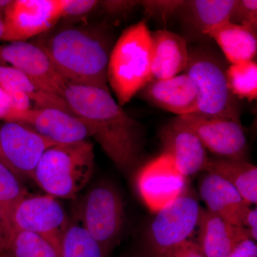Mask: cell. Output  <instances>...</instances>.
<instances>
[{
    "instance_id": "obj_1",
    "label": "cell",
    "mask_w": 257,
    "mask_h": 257,
    "mask_svg": "<svg viewBox=\"0 0 257 257\" xmlns=\"http://www.w3.org/2000/svg\"><path fill=\"white\" fill-rule=\"evenodd\" d=\"M62 97L75 116L90 126L92 138L118 170L130 173L141 160V124L121 108L110 92L67 82Z\"/></svg>"
},
{
    "instance_id": "obj_2",
    "label": "cell",
    "mask_w": 257,
    "mask_h": 257,
    "mask_svg": "<svg viewBox=\"0 0 257 257\" xmlns=\"http://www.w3.org/2000/svg\"><path fill=\"white\" fill-rule=\"evenodd\" d=\"M32 42L45 51L67 82L110 92L107 67L113 45L104 26L84 25L52 28Z\"/></svg>"
},
{
    "instance_id": "obj_3",
    "label": "cell",
    "mask_w": 257,
    "mask_h": 257,
    "mask_svg": "<svg viewBox=\"0 0 257 257\" xmlns=\"http://www.w3.org/2000/svg\"><path fill=\"white\" fill-rule=\"evenodd\" d=\"M152 57V32L146 20L126 28L113 45L108 84L120 106L130 102L153 79Z\"/></svg>"
},
{
    "instance_id": "obj_4",
    "label": "cell",
    "mask_w": 257,
    "mask_h": 257,
    "mask_svg": "<svg viewBox=\"0 0 257 257\" xmlns=\"http://www.w3.org/2000/svg\"><path fill=\"white\" fill-rule=\"evenodd\" d=\"M94 152L89 140L50 147L42 155L33 179L49 195L71 199L90 180Z\"/></svg>"
},
{
    "instance_id": "obj_5",
    "label": "cell",
    "mask_w": 257,
    "mask_h": 257,
    "mask_svg": "<svg viewBox=\"0 0 257 257\" xmlns=\"http://www.w3.org/2000/svg\"><path fill=\"white\" fill-rule=\"evenodd\" d=\"M225 60L207 45L190 48L184 73L192 79L197 90L196 114L240 121L239 102L228 86Z\"/></svg>"
},
{
    "instance_id": "obj_6",
    "label": "cell",
    "mask_w": 257,
    "mask_h": 257,
    "mask_svg": "<svg viewBox=\"0 0 257 257\" xmlns=\"http://www.w3.org/2000/svg\"><path fill=\"white\" fill-rule=\"evenodd\" d=\"M122 198L108 182L96 184L85 194L79 208L82 226L109 257L117 243L124 221Z\"/></svg>"
},
{
    "instance_id": "obj_7",
    "label": "cell",
    "mask_w": 257,
    "mask_h": 257,
    "mask_svg": "<svg viewBox=\"0 0 257 257\" xmlns=\"http://www.w3.org/2000/svg\"><path fill=\"white\" fill-rule=\"evenodd\" d=\"M15 233L26 231L46 239L60 255L61 238L69 221L60 203L52 196L26 197L19 201L9 214Z\"/></svg>"
},
{
    "instance_id": "obj_8",
    "label": "cell",
    "mask_w": 257,
    "mask_h": 257,
    "mask_svg": "<svg viewBox=\"0 0 257 257\" xmlns=\"http://www.w3.org/2000/svg\"><path fill=\"white\" fill-rule=\"evenodd\" d=\"M202 207L188 192L157 211L147 231L152 255L189 239L198 225Z\"/></svg>"
},
{
    "instance_id": "obj_9",
    "label": "cell",
    "mask_w": 257,
    "mask_h": 257,
    "mask_svg": "<svg viewBox=\"0 0 257 257\" xmlns=\"http://www.w3.org/2000/svg\"><path fill=\"white\" fill-rule=\"evenodd\" d=\"M56 145L28 125L15 121L0 124V162L19 179H33L42 155Z\"/></svg>"
},
{
    "instance_id": "obj_10",
    "label": "cell",
    "mask_w": 257,
    "mask_h": 257,
    "mask_svg": "<svg viewBox=\"0 0 257 257\" xmlns=\"http://www.w3.org/2000/svg\"><path fill=\"white\" fill-rule=\"evenodd\" d=\"M176 119L194 132L207 152L218 158L246 160L248 146L241 121L196 113Z\"/></svg>"
},
{
    "instance_id": "obj_11",
    "label": "cell",
    "mask_w": 257,
    "mask_h": 257,
    "mask_svg": "<svg viewBox=\"0 0 257 257\" xmlns=\"http://www.w3.org/2000/svg\"><path fill=\"white\" fill-rule=\"evenodd\" d=\"M63 15L62 0H12L3 19L2 41L27 42L55 28Z\"/></svg>"
},
{
    "instance_id": "obj_12",
    "label": "cell",
    "mask_w": 257,
    "mask_h": 257,
    "mask_svg": "<svg viewBox=\"0 0 257 257\" xmlns=\"http://www.w3.org/2000/svg\"><path fill=\"white\" fill-rule=\"evenodd\" d=\"M136 186L147 207L157 212L187 192L188 177L179 172L170 155L162 153L140 169Z\"/></svg>"
},
{
    "instance_id": "obj_13",
    "label": "cell",
    "mask_w": 257,
    "mask_h": 257,
    "mask_svg": "<svg viewBox=\"0 0 257 257\" xmlns=\"http://www.w3.org/2000/svg\"><path fill=\"white\" fill-rule=\"evenodd\" d=\"M0 65L18 69L42 87L61 96L67 84L45 51L32 42L0 45Z\"/></svg>"
},
{
    "instance_id": "obj_14",
    "label": "cell",
    "mask_w": 257,
    "mask_h": 257,
    "mask_svg": "<svg viewBox=\"0 0 257 257\" xmlns=\"http://www.w3.org/2000/svg\"><path fill=\"white\" fill-rule=\"evenodd\" d=\"M159 138L163 153L170 155L182 175L188 177L205 170L209 160L207 149L194 132L176 118L161 128Z\"/></svg>"
},
{
    "instance_id": "obj_15",
    "label": "cell",
    "mask_w": 257,
    "mask_h": 257,
    "mask_svg": "<svg viewBox=\"0 0 257 257\" xmlns=\"http://www.w3.org/2000/svg\"><path fill=\"white\" fill-rule=\"evenodd\" d=\"M18 122L28 125L57 145L77 143L92 137L90 126L84 119L56 108L23 111Z\"/></svg>"
},
{
    "instance_id": "obj_16",
    "label": "cell",
    "mask_w": 257,
    "mask_h": 257,
    "mask_svg": "<svg viewBox=\"0 0 257 257\" xmlns=\"http://www.w3.org/2000/svg\"><path fill=\"white\" fill-rule=\"evenodd\" d=\"M140 94L152 105L177 116L197 111V90L192 79L184 73L168 79H152Z\"/></svg>"
},
{
    "instance_id": "obj_17",
    "label": "cell",
    "mask_w": 257,
    "mask_h": 257,
    "mask_svg": "<svg viewBox=\"0 0 257 257\" xmlns=\"http://www.w3.org/2000/svg\"><path fill=\"white\" fill-rule=\"evenodd\" d=\"M0 84L18 110L56 108L73 114L62 96L47 90L10 66L0 65Z\"/></svg>"
},
{
    "instance_id": "obj_18",
    "label": "cell",
    "mask_w": 257,
    "mask_h": 257,
    "mask_svg": "<svg viewBox=\"0 0 257 257\" xmlns=\"http://www.w3.org/2000/svg\"><path fill=\"white\" fill-rule=\"evenodd\" d=\"M199 194L208 211L229 224L243 226L251 206L229 182L207 172L199 182Z\"/></svg>"
},
{
    "instance_id": "obj_19",
    "label": "cell",
    "mask_w": 257,
    "mask_h": 257,
    "mask_svg": "<svg viewBox=\"0 0 257 257\" xmlns=\"http://www.w3.org/2000/svg\"><path fill=\"white\" fill-rule=\"evenodd\" d=\"M236 0H188L184 1L178 15L187 38L207 42L206 32L216 25L229 21Z\"/></svg>"
},
{
    "instance_id": "obj_20",
    "label": "cell",
    "mask_w": 257,
    "mask_h": 257,
    "mask_svg": "<svg viewBox=\"0 0 257 257\" xmlns=\"http://www.w3.org/2000/svg\"><path fill=\"white\" fill-rule=\"evenodd\" d=\"M197 226V243L206 257H228L238 243L250 239L243 226L229 224L202 208Z\"/></svg>"
},
{
    "instance_id": "obj_21",
    "label": "cell",
    "mask_w": 257,
    "mask_h": 257,
    "mask_svg": "<svg viewBox=\"0 0 257 257\" xmlns=\"http://www.w3.org/2000/svg\"><path fill=\"white\" fill-rule=\"evenodd\" d=\"M152 77L171 78L184 72L189 60L185 37L167 30L152 32Z\"/></svg>"
},
{
    "instance_id": "obj_22",
    "label": "cell",
    "mask_w": 257,
    "mask_h": 257,
    "mask_svg": "<svg viewBox=\"0 0 257 257\" xmlns=\"http://www.w3.org/2000/svg\"><path fill=\"white\" fill-rule=\"evenodd\" d=\"M206 35L217 44L230 64L255 60L256 32L251 29L226 21L209 29Z\"/></svg>"
},
{
    "instance_id": "obj_23",
    "label": "cell",
    "mask_w": 257,
    "mask_h": 257,
    "mask_svg": "<svg viewBox=\"0 0 257 257\" xmlns=\"http://www.w3.org/2000/svg\"><path fill=\"white\" fill-rule=\"evenodd\" d=\"M204 172L224 179L239 192L250 206L256 205V166L246 160L209 158Z\"/></svg>"
},
{
    "instance_id": "obj_24",
    "label": "cell",
    "mask_w": 257,
    "mask_h": 257,
    "mask_svg": "<svg viewBox=\"0 0 257 257\" xmlns=\"http://www.w3.org/2000/svg\"><path fill=\"white\" fill-rule=\"evenodd\" d=\"M60 257H106L99 243L82 225L69 222L61 238Z\"/></svg>"
},
{
    "instance_id": "obj_25",
    "label": "cell",
    "mask_w": 257,
    "mask_h": 257,
    "mask_svg": "<svg viewBox=\"0 0 257 257\" xmlns=\"http://www.w3.org/2000/svg\"><path fill=\"white\" fill-rule=\"evenodd\" d=\"M230 91L238 99H257V64L255 60L231 64L226 69Z\"/></svg>"
},
{
    "instance_id": "obj_26",
    "label": "cell",
    "mask_w": 257,
    "mask_h": 257,
    "mask_svg": "<svg viewBox=\"0 0 257 257\" xmlns=\"http://www.w3.org/2000/svg\"><path fill=\"white\" fill-rule=\"evenodd\" d=\"M9 257H60L51 243L40 235L16 231L10 246Z\"/></svg>"
},
{
    "instance_id": "obj_27",
    "label": "cell",
    "mask_w": 257,
    "mask_h": 257,
    "mask_svg": "<svg viewBox=\"0 0 257 257\" xmlns=\"http://www.w3.org/2000/svg\"><path fill=\"white\" fill-rule=\"evenodd\" d=\"M27 195L20 179L0 162V207L8 219L15 204Z\"/></svg>"
},
{
    "instance_id": "obj_28",
    "label": "cell",
    "mask_w": 257,
    "mask_h": 257,
    "mask_svg": "<svg viewBox=\"0 0 257 257\" xmlns=\"http://www.w3.org/2000/svg\"><path fill=\"white\" fill-rule=\"evenodd\" d=\"M183 3L182 0H145L140 2V6L143 7L145 14L149 18L166 23L177 15Z\"/></svg>"
},
{
    "instance_id": "obj_29",
    "label": "cell",
    "mask_w": 257,
    "mask_h": 257,
    "mask_svg": "<svg viewBox=\"0 0 257 257\" xmlns=\"http://www.w3.org/2000/svg\"><path fill=\"white\" fill-rule=\"evenodd\" d=\"M229 21L257 31L256 0H236Z\"/></svg>"
},
{
    "instance_id": "obj_30",
    "label": "cell",
    "mask_w": 257,
    "mask_h": 257,
    "mask_svg": "<svg viewBox=\"0 0 257 257\" xmlns=\"http://www.w3.org/2000/svg\"><path fill=\"white\" fill-rule=\"evenodd\" d=\"M154 257H206L197 241L187 239L152 255Z\"/></svg>"
},
{
    "instance_id": "obj_31",
    "label": "cell",
    "mask_w": 257,
    "mask_h": 257,
    "mask_svg": "<svg viewBox=\"0 0 257 257\" xmlns=\"http://www.w3.org/2000/svg\"><path fill=\"white\" fill-rule=\"evenodd\" d=\"M63 1V15L62 19L76 20L90 13L99 2L96 0H62Z\"/></svg>"
},
{
    "instance_id": "obj_32",
    "label": "cell",
    "mask_w": 257,
    "mask_h": 257,
    "mask_svg": "<svg viewBox=\"0 0 257 257\" xmlns=\"http://www.w3.org/2000/svg\"><path fill=\"white\" fill-rule=\"evenodd\" d=\"M15 234L9 219L0 207V257H9L10 246Z\"/></svg>"
},
{
    "instance_id": "obj_33",
    "label": "cell",
    "mask_w": 257,
    "mask_h": 257,
    "mask_svg": "<svg viewBox=\"0 0 257 257\" xmlns=\"http://www.w3.org/2000/svg\"><path fill=\"white\" fill-rule=\"evenodd\" d=\"M22 111L15 108L11 98L0 84V119L18 122Z\"/></svg>"
},
{
    "instance_id": "obj_34",
    "label": "cell",
    "mask_w": 257,
    "mask_h": 257,
    "mask_svg": "<svg viewBox=\"0 0 257 257\" xmlns=\"http://www.w3.org/2000/svg\"><path fill=\"white\" fill-rule=\"evenodd\" d=\"M140 1L128 0H108L99 2L106 13L112 16L128 14L132 10L140 5Z\"/></svg>"
},
{
    "instance_id": "obj_35",
    "label": "cell",
    "mask_w": 257,
    "mask_h": 257,
    "mask_svg": "<svg viewBox=\"0 0 257 257\" xmlns=\"http://www.w3.org/2000/svg\"><path fill=\"white\" fill-rule=\"evenodd\" d=\"M228 257H257L256 241L246 239L236 245Z\"/></svg>"
},
{
    "instance_id": "obj_36",
    "label": "cell",
    "mask_w": 257,
    "mask_h": 257,
    "mask_svg": "<svg viewBox=\"0 0 257 257\" xmlns=\"http://www.w3.org/2000/svg\"><path fill=\"white\" fill-rule=\"evenodd\" d=\"M243 227L247 230L250 239L256 241L257 240V209L256 207L249 208L244 220Z\"/></svg>"
},
{
    "instance_id": "obj_37",
    "label": "cell",
    "mask_w": 257,
    "mask_h": 257,
    "mask_svg": "<svg viewBox=\"0 0 257 257\" xmlns=\"http://www.w3.org/2000/svg\"><path fill=\"white\" fill-rule=\"evenodd\" d=\"M12 0H0V15L4 16L5 12L11 4Z\"/></svg>"
},
{
    "instance_id": "obj_38",
    "label": "cell",
    "mask_w": 257,
    "mask_h": 257,
    "mask_svg": "<svg viewBox=\"0 0 257 257\" xmlns=\"http://www.w3.org/2000/svg\"><path fill=\"white\" fill-rule=\"evenodd\" d=\"M5 32V23L3 17L0 15V41H2Z\"/></svg>"
},
{
    "instance_id": "obj_39",
    "label": "cell",
    "mask_w": 257,
    "mask_h": 257,
    "mask_svg": "<svg viewBox=\"0 0 257 257\" xmlns=\"http://www.w3.org/2000/svg\"><path fill=\"white\" fill-rule=\"evenodd\" d=\"M131 257H150V256H131ZM151 257H154V256H151Z\"/></svg>"
}]
</instances>
